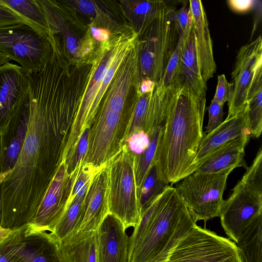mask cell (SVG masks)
<instances>
[{"label":"cell","mask_w":262,"mask_h":262,"mask_svg":"<svg viewBox=\"0 0 262 262\" xmlns=\"http://www.w3.org/2000/svg\"><path fill=\"white\" fill-rule=\"evenodd\" d=\"M22 108L27 118L25 138L14 167L0 184V224L10 230L31 222L52 178L48 164L58 111L35 80L29 81Z\"/></svg>","instance_id":"cell-1"},{"label":"cell","mask_w":262,"mask_h":262,"mask_svg":"<svg viewBox=\"0 0 262 262\" xmlns=\"http://www.w3.org/2000/svg\"><path fill=\"white\" fill-rule=\"evenodd\" d=\"M206 97L180 90L171 102L154 159L159 179L171 184L190 174L203 137Z\"/></svg>","instance_id":"cell-2"},{"label":"cell","mask_w":262,"mask_h":262,"mask_svg":"<svg viewBox=\"0 0 262 262\" xmlns=\"http://www.w3.org/2000/svg\"><path fill=\"white\" fill-rule=\"evenodd\" d=\"M152 202L151 220L127 262H166L171 252L196 224L175 187L168 185Z\"/></svg>","instance_id":"cell-3"},{"label":"cell","mask_w":262,"mask_h":262,"mask_svg":"<svg viewBox=\"0 0 262 262\" xmlns=\"http://www.w3.org/2000/svg\"><path fill=\"white\" fill-rule=\"evenodd\" d=\"M223 201L219 217L228 237L236 243L252 221L262 214V147Z\"/></svg>","instance_id":"cell-4"},{"label":"cell","mask_w":262,"mask_h":262,"mask_svg":"<svg viewBox=\"0 0 262 262\" xmlns=\"http://www.w3.org/2000/svg\"><path fill=\"white\" fill-rule=\"evenodd\" d=\"M135 155L124 144L106 164L108 171L109 213L126 229L135 227L141 215L140 191L135 177Z\"/></svg>","instance_id":"cell-5"},{"label":"cell","mask_w":262,"mask_h":262,"mask_svg":"<svg viewBox=\"0 0 262 262\" xmlns=\"http://www.w3.org/2000/svg\"><path fill=\"white\" fill-rule=\"evenodd\" d=\"M174 11L167 6L144 30L145 38L139 43L142 80L157 83L163 78L178 39Z\"/></svg>","instance_id":"cell-6"},{"label":"cell","mask_w":262,"mask_h":262,"mask_svg":"<svg viewBox=\"0 0 262 262\" xmlns=\"http://www.w3.org/2000/svg\"><path fill=\"white\" fill-rule=\"evenodd\" d=\"M229 174L193 172L175 187L195 223L219 217Z\"/></svg>","instance_id":"cell-7"},{"label":"cell","mask_w":262,"mask_h":262,"mask_svg":"<svg viewBox=\"0 0 262 262\" xmlns=\"http://www.w3.org/2000/svg\"><path fill=\"white\" fill-rule=\"evenodd\" d=\"M0 52L30 73L43 67L52 49L47 37L21 23L0 28Z\"/></svg>","instance_id":"cell-8"},{"label":"cell","mask_w":262,"mask_h":262,"mask_svg":"<svg viewBox=\"0 0 262 262\" xmlns=\"http://www.w3.org/2000/svg\"><path fill=\"white\" fill-rule=\"evenodd\" d=\"M166 262H241L237 245L195 224L179 242Z\"/></svg>","instance_id":"cell-9"},{"label":"cell","mask_w":262,"mask_h":262,"mask_svg":"<svg viewBox=\"0 0 262 262\" xmlns=\"http://www.w3.org/2000/svg\"><path fill=\"white\" fill-rule=\"evenodd\" d=\"M71 183L66 162L60 161L34 218L26 227L25 235L53 231L65 211Z\"/></svg>","instance_id":"cell-10"},{"label":"cell","mask_w":262,"mask_h":262,"mask_svg":"<svg viewBox=\"0 0 262 262\" xmlns=\"http://www.w3.org/2000/svg\"><path fill=\"white\" fill-rule=\"evenodd\" d=\"M262 71L261 36L241 48L232 72L233 92L228 102L226 118L242 112L247 104L248 95L256 74Z\"/></svg>","instance_id":"cell-11"},{"label":"cell","mask_w":262,"mask_h":262,"mask_svg":"<svg viewBox=\"0 0 262 262\" xmlns=\"http://www.w3.org/2000/svg\"><path fill=\"white\" fill-rule=\"evenodd\" d=\"M29 74L20 66L8 62L0 66V132L26 100Z\"/></svg>","instance_id":"cell-12"},{"label":"cell","mask_w":262,"mask_h":262,"mask_svg":"<svg viewBox=\"0 0 262 262\" xmlns=\"http://www.w3.org/2000/svg\"><path fill=\"white\" fill-rule=\"evenodd\" d=\"M108 194V171L105 164L96 170L91 179L84 199L81 222L76 233L97 231L109 214Z\"/></svg>","instance_id":"cell-13"},{"label":"cell","mask_w":262,"mask_h":262,"mask_svg":"<svg viewBox=\"0 0 262 262\" xmlns=\"http://www.w3.org/2000/svg\"><path fill=\"white\" fill-rule=\"evenodd\" d=\"M139 52V42L136 41L116 72L99 108L128 111L125 108V101L135 78H138Z\"/></svg>","instance_id":"cell-14"},{"label":"cell","mask_w":262,"mask_h":262,"mask_svg":"<svg viewBox=\"0 0 262 262\" xmlns=\"http://www.w3.org/2000/svg\"><path fill=\"white\" fill-rule=\"evenodd\" d=\"M126 229L108 214L97 230V262H127L129 237Z\"/></svg>","instance_id":"cell-15"},{"label":"cell","mask_w":262,"mask_h":262,"mask_svg":"<svg viewBox=\"0 0 262 262\" xmlns=\"http://www.w3.org/2000/svg\"><path fill=\"white\" fill-rule=\"evenodd\" d=\"M245 135H250V133L244 109L235 116L226 118L212 131L207 134H204L190 169V174L215 150L229 141Z\"/></svg>","instance_id":"cell-16"},{"label":"cell","mask_w":262,"mask_h":262,"mask_svg":"<svg viewBox=\"0 0 262 262\" xmlns=\"http://www.w3.org/2000/svg\"><path fill=\"white\" fill-rule=\"evenodd\" d=\"M189 4L194 30L198 63L202 77L207 83L216 70L207 16L201 1H189Z\"/></svg>","instance_id":"cell-17"},{"label":"cell","mask_w":262,"mask_h":262,"mask_svg":"<svg viewBox=\"0 0 262 262\" xmlns=\"http://www.w3.org/2000/svg\"><path fill=\"white\" fill-rule=\"evenodd\" d=\"M245 135L224 144L212 152L193 172L201 173H230L234 169L247 168L245 148L250 139Z\"/></svg>","instance_id":"cell-18"},{"label":"cell","mask_w":262,"mask_h":262,"mask_svg":"<svg viewBox=\"0 0 262 262\" xmlns=\"http://www.w3.org/2000/svg\"><path fill=\"white\" fill-rule=\"evenodd\" d=\"M179 82L180 90L196 97L206 96L207 84L202 77L198 63L193 25L183 40Z\"/></svg>","instance_id":"cell-19"},{"label":"cell","mask_w":262,"mask_h":262,"mask_svg":"<svg viewBox=\"0 0 262 262\" xmlns=\"http://www.w3.org/2000/svg\"><path fill=\"white\" fill-rule=\"evenodd\" d=\"M55 240L59 262H97V231Z\"/></svg>","instance_id":"cell-20"},{"label":"cell","mask_w":262,"mask_h":262,"mask_svg":"<svg viewBox=\"0 0 262 262\" xmlns=\"http://www.w3.org/2000/svg\"><path fill=\"white\" fill-rule=\"evenodd\" d=\"M25 230L17 245L18 255L23 262H59L56 242L50 233L25 235Z\"/></svg>","instance_id":"cell-21"},{"label":"cell","mask_w":262,"mask_h":262,"mask_svg":"<svg viewBox=\"0 0 262 262\" xmlns=\"http://www.w3.org/2000/svg\"><path fill=\"white\" fill-rule=\"evenodd\" d=\"M236 243L241 262H262V214L252 221Z\"/></svg>","instance_id":"cell-22"},{"label":"cell","mask_w":262,"mask_h":262,"mask_svg":"<svg viewBox=\"0 0 262 262\" xmlns=\"http://www.w3.org/2000/svg\"><path fill=\"white\" fill-rule=\"evenodd\" d=\"M2 1L9 8L19 15L27 25L48 38V25L43 12L37 0H2Z\"/></svg>","instance_id":"cell-23"},{"label":"cell","mask_w":262,"mask_h":262,"mask_svg":"<svg viewBox=\"0 0 262 262\" xmlns=\"http://www.w3.org/2000/svg\"><path fill=\"white\" fill-rule=\"evenodd\" d=\"M245 109L250 136L257 138L262 130V71L252 82Z\"/></svg>","instance_id":"cell-24"},{"label":"cell","mask_w":262,"mask_h":262,"mask_svg":"<svg viewBox=\"0 0 262 262\" xmlns=\"http://www.w3.org/2000/svg\"><path fill=\"white\" fill-rule=\"evenodd\" d=\"M162 126L157 127L152 130L148 135L149 142L146 149L142 154L135 155V177L139 191L150 169L155 165L154 159Z\"/></svg>","instance_id":"cell-25"},{"label":"cell","mask_w":262,"mask_h":262,"mask_svg":"<svg viewBox=\"0 0 262 262\" xmlns=\"http://www.w3.org/2000/svg\"><path fill=\"white\" fill-rule=\"evenodd\" d=\"M152 91L147 93H140V95L136 98L135 103L130 107L123 138V145L125 140L134 133L140 130L144 131Z\"/></svg>","instance_id":"cell-26"},{"label":"cell","mask_w":262,"mask_h":262,"mask_svg":"<svg viewBox=\"0 0 262 262\" xmlns=\"http://www.w3.org/2000/svg\"><path fill=\"white\" fill-rule=\"evenodd\" d=\"M183 40L182 36L178 35L176 47L165 70L161 81L166 88L180 90L179 77Z\"/></svg>","instance_id":"cell-27"},{"label":"cell","mask_w":262,"mask_h":262,"mask_svg":"<svg viewBox=\"0 0 262 262\" xmlns=\"http://www.w3.org/2000/svg\"><path fill=\"white\" fill-rule=\"evenodd\" d=\"M158 179L154 165L150 169L140 191L141 213L148 204L168 186Z\"/></svg>","instance_id":"cell-28"},{"label":"cell","mask_w":262,"mask_h":262,"mask_svg":"<svg viewBox=\"0 0 262 262\" xmlns=\"http://www.w3.org/2000/svg\"><path fill=\"white\" fill-rule=\"evenodd\" d=\"M26 226L10 231L0 241V262H23L18 255L17 245Z\"/></svg>","instance_id":"cell-29"},{"label":"cell","mask_w":262,"mask_h":262,"mask_svg":"<svg viewBox=\"0 0 262 262\" xmlns=\"http://www.w3.org/2000/svg\"><path fill=\"white\" fill-rule=\"evenodd\" d=\"M182 2L180 9L174 8V13L178 27V35L182 36L185 38L188 35L193 25V20L189 1Z\"/></svg>","instance_id":"cell-30"},{"label":"cell","mask_w":262,"mask_h":262,"mask_svg":"<svg viewBox=\"0 0 262 262\" xmlns=\"http://www.w3.org/2000/svg\"><path fill=\"white\" fill-rule=\"evenodd\" d=\"M89 130L90 128L86 129L81 136L74 157L67 166V173L70 177L83 163L88 150Z\"/></svg>","instance_id":"cell-31"},{"label":"cell","mask_w":262,"mask_h":262,"mask_svg":"<svg viewBox=\"0 0 262 262\" xmlns=\"http://www.w3.org/2000/svg\"><path fill=\"white\" fill-rule=\"evenodd\" d=\"M149 142V136L144 131L140 130L130 135L125 140L124 144L134 154L138 155L146 149Z\"/></svg>","instance_id":"cell-32"},{"label":"cell","mask_w":262,"mask_h":262,"mask_svg":"<svg viewBox=\"0 0 262 262\" xmlns=\"http://www.w3.org/2000/svg\"><path fill=\"white\" fill-rule=\"evenodd\" d=\"M223 106L214 98L208 108V121L205 127V133H210L218 127L223 121Z\"/></svg>","instance_id":"cell-33"},{"label":"cell","mask_w":262,"mask_h":262,"mask_svg":"<svg viewBox=\"0 0 262 262\" xmlns=\"http://www.w3.org/2000/svg\"><path fill=\"white\" fill-rule=\"evenodd\" d=\"M233 92V84L229 83L224 74L217 77V83L213 98L220 104L224 105L230 99Z\"/></svg>","instance_id":"cell-34"},{"label":"cell","mask_w":262,"mask_h":262,"mask_svg":"<svg viewBox=\"0 0 262 262\" xmlns=\"http://www.w3.org/2000/svg\"><path fill=\"white\" fill-rule=\"evenodd\" d=\"M21 23L26 24L19 15L6 6L2 0H0V28Z\"/></svg>","instance_id":"cell-35"},{"label":"cell","mask_w":262,"mask_h":262,"mask_svg":"<svg viewBox=\"0 0 262 262\" xmlns=\"http://www.w3.org/2000/svg\"><path fill=\"white\" fill-rule=\"evenodd\" d=\"M230 8L234 12L243 13L251 11L257 5L254 0H229L227 1Z\"/></svg>","instance_id":"cell-36"},{"label":"cell","mask_w":262,"mask_h":262,"mask_svg":"<svg viewBox=\"0 0 262 262\" xmlns=\"http://www.w3.org/2000/svg\"><path fill=\"white\" fill-rule=\"evenodd\" d=\"M91 31L93 37L97 41L104 42L109 39L110 33L108 30L105 29L92 26L91 27Z\"/></svg>","instance_id":"cell-37"},{"label":"cell","mask_w":262,"mask_h":262,"mask_svg":"<svg viewBox=\"0 0 262 262\" xmlns=\"http://www.w3.org/2000/svg\"><path fill=\"white\" fill-rule=\"evenodd\" d=\"M68 46H69L70 49L72 50V49L73 51H74L75 50V45H76L74 39H73L72 38H70L68 39Z\"/></svg>","instance_id":"cell-38"},{"label":"cell","mask_w":262,"mask_h":262,"mask_svg":"<svg viewBox=\"0 0 262 262\" xmlns=\"http://www.w3.org/2000/svg\"><path fill=\"white\" fill-rule=\"evenodd\" d=\"M148 262H166V261H163V260H160L155 259V260L149 261Z\"/></svg>","instance_id":"cell-39"}]
</instances>
